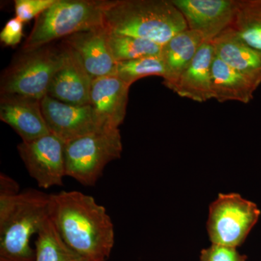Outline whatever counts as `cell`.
<instances>
[{
	"instance_id": "obj_23",
	"label": "cell",
	"mask_w": 261,
	"mask_h": 261,
	"mask_svg": "<svg viewBox=\"0 0 261 261\" xmlns=\"http://www.w3.org/2000/svg\"><path fill=\"white\" fill-rule=\"evenodd\" d=\"M56 0H15V17L25 23L37 18L43 12L56 3Z\"/></svg>"
},
{
	"instance_id": "obj_19",
	"label": "cell",
	"mask_w": 261,
	"mask_h": 261,
	"mask_svg": "<svg viewBox=\"0 0 261 261\" xmlns=\"http://www.w3.org/2000/svg\"><path fill=\"white\" fill-rule=\"evenodd\" d=\"M37 236L35 261H101L84 256L70 248L58 234L50 219Z\"/></svg>"
},
{
	"instance_id": "obj_26",
	"label": "cell",
	"mask_w": 261,
	"mask_h": 261,
	"mask_svg": "<svg viewBox=\"0 0 261 261\" xmlns=\"http://www.w3.org/2000/svg\"><path fill=\"white\" fill-rule=\"evenodd\" d=\"M18 184L5 173L0 174V196L15 195L20 192Z\"/></svg>"
},
{
	"instance_id": "obj_11",
	"label": "cell",
	"mask_w": 261,
	"mask_h": 261,
	"mask_svg": "<svg viewBox=\"0 0 261 261\" xmlns=\"http://www.w3.org/2000/svg\"><path fill=\"white\" fill-rule=\"evenodd\" d=\"M109 32L102 27L75 33L63 39V44L80 57L92 78L115 74L116 62L108 43Z\"/></svg>"
},
{
	"instance_id": "obj_21",
	"label": "cell",
	"mask_w": 261,
	"mask_h": 261,
	"mask_svg": "<svg viewBox=\"0 0 261 261\" xmlns=\"http://www.w3.org/2000/svg\"><path fill=\"white\" fill-rule=\"evenodd\" d=\"M110 49L116 63L149 56H161L163 46L147 39L109 32Z\"/></svg>"
},
{
	"instance_id": "obj_13",
	"label": "cell",
	"mask_w": 261,
	"mask_h": 261,
	"mask_svg": "<svg viewBox=\"0 0 261 261\" xmlns=\"http://www.w3.org/2000/svg\"><path fill=\"white\" fill-rule=\"evenodd\" d=\"M0 120L18 134L22 142H32L50 134L43 116L41 100L34 98L1 95Z\"/></svg>"
},
{
	"instance_id": "obj_10",
	"label": "cell",
	"mask_w": 261,
	"mask_h": 261,
	"mask_svg": "<svg viewBox=\"0 0 261 261\" xmlns=\"http://www.w3.org/2000/svg\"><path fill=\"white\" fill-rule=\"evenodd\" d=\"M188 29L198 32L205 42H213L231 27L240 0H171Z\"/></svg>"
},
{
	"instance_id": "obj_14",
	"label": "cell",
	"mask_w": 261,
	"mask_h": 261,
	"mask_svg": "<svg viewBox=\"0 0 261 261\" xmlns=\"http://www.w3.org/2000/svg\"><path fill=\"white\" fill-rule=\"evenodd\" d=\"M130 86L116 75L92 80L89 105L110 128H119L126 114Z\"/></svg>"
},
{
	"instance_id": "obj_20",
	"label": "cell",
	"mask_w": 261,
	"mask_h": 261,
	"mask_svg": "<svg viewBox=\"0 0 261 261\" xmlns=\"http://www.w3.org/2000/svg\"><path fill=\"white\" fill-rule=\"evenodd\" d=\"M228 29L247 45L261 51V0H240Z\"/></svg>"
},
{
	"instance_id": "obj_8",
	"label": "cell",
	"mask_w": 261,
	"mask_h": 261,
	"mask_svg": "<svg viewBox=\"0 0 261 261\" xmlns=\"http://www.w3.org/2000/svg\"><path fill=\"white\" fill-rule=\"evenodd\" d=\"M65 142L53 134L19 144L18 150L31 177L42 189L63 186Z\"/></svg>"
},
{
	"instance_id": "obj_5",
	"label": "cell",
	"mask_w": 261,
	"mask_h": 261,
	"mask_svg": "<svg viewBox=\"0 0 261 261\" xmlns=\"http://www.w3.org/2000/svg\"><path fill=\"white\" fill-rule=\"evenodd\" d=\"M65 58V47L50 44L29 51H21L3 73L0 93L42 100L47 95L51 80Z\"/></svg>"
},
{
	"instance_id": "obj_15",
	"label": "cell",
	"mask_w": 261,
	"mask_h": 261,
	"mask_svg": "<svg viewBox=\"0 0 261 261\" xmlns=\"http://www.w3.org/2000/svg\"><path fill=\"white\" fill-rule=\"evenodd\" d=\"M214 58L212 42L204 43L171 90L195 102H205L213 99L211 67Z\"/></svg>"
},
{
	"instance_id": "obj_16",
	"label": "cell",
	"mask_w": 261,
	"mask_h": 261,
	"mask_svg": "<svg viewBox=\"0 0 261 261\" xmlns=\"http://www.w3.org/2000/svg\"><path fill=\"white\" fill-rule=\"evenodd\" d=\"M215 54L257 87L261 84V51L247 45L230 29L212 42Z\"/></svg>"
},
{
	"instance_id": "obj_17",
	"label": "cell",
	"mask_w": 261,
	"mask_h": 261,
	"mask_svg": "<svg viewBox=\"0 0 261 261\" xmlns=\"http://www.w3.org/2000/svg\"><path fill=\"white\" fill-rule=\"evenodd\" d=\"M205 42L203 37L198 32L187 29L176 34L163 45L161 58L166 68L163 84L167 88L172 89L182 72Z\"/></svg>"
},
{
	"instance_id": "obj_2",
	"label": "cell",
	"mask_w": 261,
	"mask_h": 261,
	"mask_svg": "<svg viewBox=\"0 0 261 261\" xmlns=\"http://www.w3.org/2000/svg\"><path fill=\"white\" fill-rule=\"evenodd\" d=\"M108 32L147 39L164 45L188 29L171 0H106L103 10Z\"/></svg>"
},
{
	"instance_id": "obj_12",
	"label": "cell",
	"mask_w": 261,
	"mask_h": 261,
	"mask_svg": "<svg viewBox=\"0 0 261 261\" xmlns=\"http://www.w3.org/2000/svg\"><path fill=\"white\" fill-rule=\"evenodd\" d=\"M63 44L65 47L64 61L51 80L47 96L65 104L89 105L93 79L84 68L76 53Z\"/></svg>"
},
{
	"instance_id": "obj_1",
	"label": "cell",
	"mask_w": 261,
	"mask_h": 261,
	"mask_svg": "<svg viewBox=\"0 0 261 261\" xmlns=\"http://www.w3.org/2000/svg\"><path fill=\"white\" fill-rule=\"evenodd\" d=\"M49 216L70 248L84 256L106 261L115 244V230L104 206L78 191L50 194Z\"/></svg>"
},
{
	"instance_id": "obj_7",
	"label": "cell",
	"mask_w": 261,
	"mask_h": 261,
	"mask_svg": "<svg viewBox=\"0 0 261 261\" xmlns=\"http://www.w3.org/2000/svg\"><path fill=\"white\" fill-rule=\"evenodd\" d=\"M260 211L237 193L219 194L209 207L207 231L212 245L238 248L254 227Z\"/></svg>"
},
{
	"instance_id": "obj_6",
	"label": "cell",
	"mask_w": 261,
	"mask_h": 261,
	"mask_svg": "<svg viewBox=\"0 0 261 261\" xmlns=\"http://www.w3.org/2000/svg\"><path fill=\"white\" fill-rule=\"evenodd\" d=\"M123 150L119 128L107 129L65 142L66 176L93 187L108 163L120 159Z\"/></svg>"
},
{
	"instance_id": "obj_4",
	"label": "cell",
	"mask_w": 261,
	"mask_h": 261,
	"mask_svg": "<svg viewBox=\"0 0 261 261\" xmlns=\"http://www.w3.org/2000/svg\"><path fill=\"white\" fill-rule=\"evenodd\" d=\"M106 0H56L36 19L21 51L44 47L58 39L104 25Z\"/></svg>"
},
{
	"instance_id": "obj_22",
	"label": "cell",
	"mask_w": 261,
	"mask_h": 261,
	"mask_svg": "<svg viewBox=\"0 0 261 261\" xmlns=\"http://www.w3.org/2000/svg\"><path fill=\"white\" fill-rule=\"evenodd\" d=\"M115 75L132 86L137 81L149 75L164 78L166 68L161 56H149L116 63Z\"/></svg>"
},
{
	"instance_id": "obj_25",
	"label": "cell",
	"mask_w": 261,
	"mask_h": 261,
	"mask_svg": "<svg viewBox=\"0 0 261 261\" xmlns=\"http://www.w3.org/2000/svg\"><path fill=\"white\" fill-rule=\"evenodd\" d=\"M23 23L19 19H10L0 33V41L8 47H15L23 37Z\"/></svg>"
},
{
	"instance_id": "obj_18",
	"label": "cell",
	"mask_w": 261,
	"mask_h": 261,
	"mask_svg": "<svg viewBox=\"0 0 261 261\" xmlns=\"http://www.w3.org/2000/svg\"><path fill=\"white\" fill-rule=\"evenodd\" d=\"M213 99L219 102L238 101L247 104L258 88L256 84L225 63L215 54L211 67Z\"/></svg>"
},
{
	"instance_id": "obj_3",
	"label": "cell",
	"mask_w": 261,
	"mask_h": 261,
	"mask_svg": "<svg viewBox=\"0 0 261 261\" xmlns=\"http://www.w3.org/2000/svg\"><path fill=\"white\" fill-rule=\"evenodd\" d=\"M49 197L35 189L0 196V261H35L31 239L49 219Z\"/></svg>"
},
{
	"instance_id": "obj_9",
	"label": "cell",
	"mask_w": 261,
	"mask_h": 261,
	"mask_svg": "<svg viewBox=\"0 0 261 261\" xmlns=\"http://www.w3.org/2000/svg\"><path fill=\"white\" fill-rule=\"evenodd\" d=\"M44 120L50 133L63 142L102 132L108 128L91 105L73 106L46 96L41 100Z\"/></svg>"
},
{
	"instance_id": "obj_24",
	"label": "cell",
	"mask_w": 261,
	"mask_h": 261,
	"mask_svg": "<svg viewBox=\"0 0 261 261\" xmlns=\"http://www.w3.org/2000/svg\"><path fill=\"white\" fill-rule=\"evenodd\" d=\"M247 258L237 248L212 245L201 251L200 261H246Z\"/></svg>"
}]
</instances>
